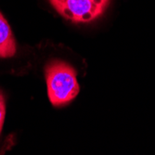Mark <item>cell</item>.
<instances>
[{
	"label": "cell",
	"instance_id": "6da1fadb",
	"mask_svg": "<svg viewBox=\"0 0 155 155\" xmlns=\"http://www.w3.org/2000/svg\"><path fill=\"white\" fill-rule=\"evenodd\" d=\"M48 98L53 106L66 105L78 95L80 87L75 70L66 62L54 61L45 69Z\"/></svg>",
	"mask_w": 155,
	"mask_h": 155
},
{
	"label": "cell",
	"instance_id": "7a4b0ae2",
	"mask_svg": "<svg viewBox=\"0 0 155 155\" xmlns=\"http://www.w3.org/2000/svg\"><path fill=\"white\" fill-rule=\"evenodd\" d=\"M62 17L74 22H90L101 16L106 8L92 0H49Z\"/></svg>",
	"mask_w": 155,
	"mask_h": 155
},
{
	"label": "cell",
	"instance_id": "3957f363",
	"mask_svg": "<svg viewBox=\"0 0 155 155\" xmlns=\"http://www.w3.org/2000/svg\"><path fill=\"white\" fill-rule=\"evenodd\" d=\"M16 53V41L5 17L0 12V58H11Z\"/></svg>",
	"mask_w": 155,
	"mask_h": 155
},
{
	"label": "cell",
	"instance_id": "277c9868",
	"mask_svg": "<svg viewBox=\"0 0 155 155\" xmlns=\"http://www.w3.org/2000/svg\"><path fill=\"white\" fill-rule=\"evenodd\" d=\"M6 116V102L3 94L0 92V134H1Z\"/></svg>",
	"mask_w": 155,
	"mask_h": 155
}]
</instances>
